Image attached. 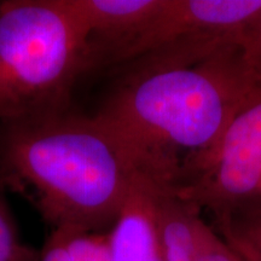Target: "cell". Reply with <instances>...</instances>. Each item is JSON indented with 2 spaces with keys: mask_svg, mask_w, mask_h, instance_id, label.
Returning a JSON list of instances; mask_svg holds the SVG:
<instances>
[{
  "mask_svg": "<svg viewBox=\"0 0 261 261\" xmlns=\"http://www.w3.org/2000/svg\"><path fill=\"white\" fill-rule=\"evenodd\" d=\"M135 62L96 117L121 142L140 175L179 190L261 89L238 41L195 63L159 55Z\"/></svg>",
  "mask_w": 261,
  "mask_h": 261,
  "instance_id": "cell-1",
  "label": "cell"
},
{
  "mask_svg": "<svg viewBox=\"0 0 261 261\" xmlns=\"http://www.w3.org/2000/svg\"><path fill=\"white\" fill-rule=\"evenodd\" d=\"M4 160L54 228L109 231L140 175L96 116L65 112L10 126Z\"/></svg>",
  "mask_w": 261,
  "mask_h": 261,
  "instance_id": "cell-2",
  "label": "cell"
},
{
  "mask_svg": "<svg viewBox=\"0 0 261 261\" xmlns=\"http://www.w3.org/2000/svg\"><path fill=\"white\" fill-rule=\"evenodd\" d=\"M89 69L84 29L65 0L0 3V122L65 112L74 84Z\"/></svg>",
  "mask_w": 261,
  "mask_h": 261,
  "instance_id": "cell-3",
  "label": "cell"
},
{
  "mask_svg": "<svg viewBox=\"0 0 261 261\" xmlns=\"http://www.w3.org/2000/svg\"><path fill=\"white\" fill-rule=\"evenodd\" d=\"M261 92L243 107L197 174L177 194L218 218L260 197Z\"/></svg>",
  "mask_w": 261,
  "mask_h": 261,
  "instance_id": "cell-4",
  "label": "cell"
},
{
  "mask_svg": "<svg viewBox=\"0 0 261 261\" xmlns=\"http://www.w3.org/2000/svg\"><path fill=\"white\" fill-rule=\"evenodd\" d=\"M158 187L143 175L133 182L108 231L112 261H165L156 218Z\"/></svg>",
  "mask_w": 261,
  "mask_h": 261,
  "instance_id": "cell-5",
  "label": "cell"
},
{
  "mask_svg": "<svg viewBox=\"0 0 261 261\" xmlns=\"http://www.w3.org/2000/svg\"><path fill=\"white\" fill-rule=\"evenodd\" d=\"M156 218L165 261H194L204 221L200 208L177 194L174 189L158 187Z\"/></svg>",
  "mask_w": 261,
  "mask_h": 261,
  "instance_id": "cell-6",
  "label": "cell"
},
{
  "mask_svg": "<svg viewBox=\"0 0 261 261\" xmlns=\"http://www.w3.org/2000/svg\"><path fill=\"white\" fill-rule=\"evenodd\" d=\"M67 240V261H112L107 232L62 227Z\"/></svg>",
  "mask_w": 261,
  "mask_h": 261,
  "instance_id": "cell-7",
  "label": "cell"
},
{
  "mask_svg": "<svg viewBox=\"0 0 261 261\" xmlns=\"http://www.w3.org/2000/svg\"><path fill=\"white\" fill-rule=\"evenodd\" d=\"M0 261H39V252L22 242L15 221L2 201H0Z\"/></svg>",
  "mask_w": 261,
  "mask_h": 261,
  "instance_id": "cell-8",
  "label": "cell"
},
{
  "mask_svg": "<svg viewBox=\"0 0 261 261\" xmlns=\"http://www.w3.org/2000/svg\"><path fill=\"white\" fill-rule=\"evenodd\" d=\"M238 44L250 76L261 89V11L241 33Z\"/></svg>",
  "mask_w": 261,
  "mask_h": 261,
  "instance_id": "cell-9",
  "label": "cell"
},
{
  "mask_svg": "<svg viewBox=\"0 0 261 261\" xmlns=\"http://www.w3.org/2000/svg\"><path fill=\"white\" fill-rule=\"evenodd\" d=\"M194 261H243L232 247L210 225L202 228L200 243Z\"/></svg>",
  "mask_w": 261,
  "mask_h": 261,
  "instance_id": "cell-10",
  "label": "cell"
},
{
  "mask_svg": "<svg viewBox=\"0 0 261 261\" xmlns=\"http://www.w3.org/2000/svg\"><path fill=\"white\" fill-rule=\"evenodd\" d=\"M218 221H219V224L226 225L234 232L240 233L241 236L252 241V242H261V211L248 215L243 223L234 220L230 217L218 218Z\"/></svg>",
  "mask_w": 261,
  "mask_h": 261,
  "instance_id": "cell-11",
  "label": "cell"
},
{
  "mask_svg": "<svg viewBox=\"0 0 261 261\" xmlns=\"http://www.w3.org/2000/svg\"><path fill=\"white\" fill-rule=\"evenodd\" d=\"M220 231L224 240L233 248L234 252L242 257L243 261H261V253L242 236L223 225H220Z\"/></svg>",
  "mask_w": 261,
  "mask_h": 261,
  "instance_id": "cell-12",
  "label": "cell"
},
{
  "mask_svg": "<svg viewBox=\"0 0 261 261\" xmlns=\"http://www.w3.org/2000/svg\"><path fill=\"white\" fill-rule=\"evenodd\" d=\"M260 196H261V190H260Z\"/></svg>",
  "mask_w": 261,
  "mask_h": 261,
  "instance_id": "cell-13",
  "label": "cell"
}]
</instances>
